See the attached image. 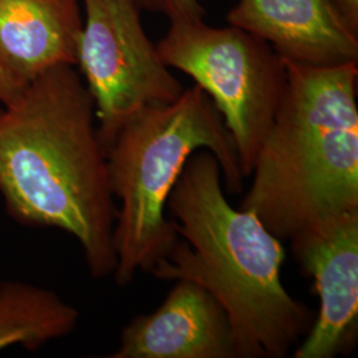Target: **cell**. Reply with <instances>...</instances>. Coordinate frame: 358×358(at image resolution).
Instances as JSON below:
<instances>
[{
	"instance_id": "8",
	"label": "cell",
	"mask_w": 358,
	"mask_h": 358,
	"mask_svg": "<svg viewBox=\"0 0 358 358\" xmlns=\"http://www.w3.org/2000/svg\"><path fill=\"white\" fill-rule=\"evenodd\" d=\"M112 358H238L230 320L215 297L178 280L153 313L124 328Z\"/></svg>"
},
{
	"instance_id": "15",
	"label": "cell",
	"mask_w": 358,
	"mask_h": 358,
	"mask_svg": "<svg viewBox=\"0 0 358 358\" xmlns=\"http://www.w3.org/2000/svg\"><path fill=\"white\" fill-rule=\"evenodd\" d=\"M1 109H3V105H1V103H0V112H1Z\"/></svg>"
},
{
	"instance_id": "13",
	"label": "cell",
	"mask_w": 358,
	"mask_h": 358,
	"mask_svg": "<svg viewBox=\"0 0 358 358\" xmlns=\"http://www.w3.org/2000/svg\"><path fill=\"white\" fill-rule=\"evenodd\" d=\"M331 3L346 24L358 34V0H331Z\"/></svg>"
},
{
	"instance_id": "2",
	"label": "cell",
	"mask_w": 358,
	"mask_h": 358,
	"mask_svg": "<svg viewBox=\"0 0 358 358\" xmlns=\"http://www.w3.org/2000/svg\"><path fill=\"white\" fill-rule=\"evenodd\" d=\"M166 210L178 241L150 273L213 294L230 320L238 358L285 357L315 317L282 285L280 239L254 213L229 203L214 154L190 155Z\"/></svg>"
},
{
	"instance_id": "14",
	"label": "cell",
	"mask_w": 358,
	"mask_h": 358,
	"mask_svg": "<svg viewBox=\"0 0 358 358\" xmlns=\"http://www.w3.org/2000/svg\"><path fill=\"white\" fill-rule=\"evenodd\" d=\"M23 90L24 88L20 87L13 77L0 66V103L6 106L13 103Z\"/></svg>"
},
{
	"instance_id": "9",
	"label": "cell",
	"mask_w": 358,
	"mask_h": 358,
	"mask_svg": "<svg viewBox=\"0 0 358 358\" xmlns=\"http://www.w3.org/2000/svg\"><path fill=\"white\" fill-rule=\"evenodd\" d=\"M227 22L266 41L285 62L315 66L358 62V34L331 0H239Z\"/></svg>"
},
{
	"instance_id": "1",
	"label": "cell",
	"mask_w": 358,
	"mask_h": 358,
	"mask_svg": "<svg viewBox=\"0 0 358 358\" xmlns=\"http://www.w3.org/2000/svg\"><path fill=\"white\" fill-rule=\"evenodd\" d=\"M0 194L19 224L76 239L90 275H113L117 206L94 103L75 65L27 84L0 112Z\"/></svg>"
},
{
	"instance_id": "11",
	"label": "cell",
	"mask_w": 358,
	"mask_h": 358,
	"mask_svg": "<svg viewBox=\"0 0 358 358\" xmlns=\"http://www.w3.org/2000/svg\"><path fill=\"white\" fill-rule=\"evenodd\" d=\"M80 313L51 289L29 282H0V352L36 350L76 329Z\"/></svg>"
},
{
	"instance_id": "4",
	"label": "cell",
	"mask_w": 358,
	"mask_h": 358,
	"mask_svg": "<svg viewBox=\"0 0 358 358\" xmlns=\"http://www.w3.org/2000/svg\"><path fill=\"white\" fill-rule=\"evenodd\" d=\"M214 154L230 194L243 192L238 152L211 99L192 85L174 101L148 106L120 129L106 148L109 180L120 201L113 247L118 285L150 272L178 241L167 198L190 155Z\"/></svg>"
},
{
	"instance_id": "7",
	"label": "cell",
	"mask_w": 358,
	"mask_h": 358,
	"mask_svg": "<svg viewBox=\"0 0 358 358\" xmlns=\"http://www.w3.org/2000/svg\"><path fill=\"white\" fill-rule=\"evenodd\" d=\"M294 259L315 282L317 316L294 358H334L358 336V210L322 219L291 238Z\"/></svg>"
},
{
	"instance_id": "12",
	"label": "cell",
	"mask_w": 358,
	"mask_h": 358,
	"mask_svg": "<svg viewBox=\"0 0 358 358\" xmlns=\"http://www.w3.org/2000/svg\"><path fill=\"white\" fill-rule=\"evenodd\" d=\"M137 3L146 11L165 15L170 22L201 20L206 16L201 0H137Z\"/></svg>"
},
{
	"instance_id": "10",
	"label": "cell",
	"mask_w": 358,
	"mask_h": 358,
	"mask_svg": "<svg viewBox=\"0 0 358 358\" xmlns=\"http://www.w3.org/2000/svg\"><path fill=\"white\" fill-rule=\"evenodd\" d=\"M80 0H0V66L20 85L57 65H75Z\"/></svg>"
},
{
	"instance_id": "6",
	"label": "cell",
	"mask_w": 358,
	"mask_h": 358,
	"mask_svg": "<svg viewBox=\"0 0 358 358\" xmlns=\"http://www.w3.org/2000/svg\"><path fill=\"white\" fill-rule=\"evenodd\" d=\"M84 7L76 65L94 103L108 148L131 117L174 101L183 85L149 38L137 0H80Z\"/></svg>"
},
{
	"instance_id": "5",
	"label": "cell",
	"mask_w": 358,
	"mask_h": 358,
	"mask_svg": "<svg viewBox=\"0 0 358 358\" xmlns=\"http://www.w3.org/2000/svg\"><path fill=\"white\" fill-rule=\"evenodd\" d=\"M162 62L192 77L211 99L235 143L244 178L268 134L287 83L285 63L262 38L238 27L170 22L157 44Z\"/></svg>"
},
{
	"instance_id": "3",
	"label": "cell",
	"mask_w": 358,
	"mask_h": 358,
	"mask_svg": "<svg viewBox=\"0 0 358 358\" xmlns=\"http://www.w3.org/2000/svg\"><path fill=\"white\" fill-rule=\"evenodd\" d=\"M287 83L239 208L278 239L358 210L357 63L285 62Z\"/></svg>"
}]
</instances>
